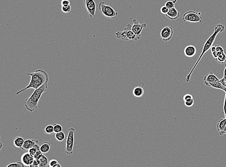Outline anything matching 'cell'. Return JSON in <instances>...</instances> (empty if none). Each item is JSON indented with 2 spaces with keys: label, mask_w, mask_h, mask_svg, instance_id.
Wrapping results in <instances>:
<instances>
[{
  "label": "cell",
  "mask_w": 226,
  "mask_h": 167,
  "mask_svg": "<svg viewBox=\"0 0 226 167\" xmlns=\"http://www.w3.org/2000/svg\"></svg>",
  "instance_id": "ee69618b"
},
{
  "label": "cell",
  "mask_w": 226,
  "mask_h": 167,
  "mask_svg": "<svg viewBox=\"0 0 226 167\" xmlns=\"http://www.w3.org/2000/svg\"><path fill=\"white\" fill-rule=\"evenodd\" d=\"M75 129L70 128L69 130L66 143L65 152L68 155H71L74 152V144Z\"/></svg>",
  "instance_id": "8992f818"
},
{
  "label": "cell",
  "mask_w": 226,
  "mask_h": 167,
  "mask_svg": "<svg viewBox=\"0 0 226 167\" xmlns=\"http://www.w3.org/2000/svg\"><path fill=\"white\" fill-rule=\"evenodd\" d=\"M54 132L55 133H58L62 132L63 130V128L62 126L59 124H54Z\"/></svg>",
  "instance_id": "4316f807"
},
{
  "label": "cell",
  "mask_w": 226,
  "mask_h": 167,
  "mask_svg": "<svg viewBox=\"0 0 226 167\" xmlns=\"http://www.w3.org/2000/svg\"><path fill=\"white\" fill-rule=\"evenodd\" d=\"M39 150H40V147L39 146L38 144H36L34 145V147H31V148H30L28 150V152L30 155L34 157L35 155L37 153V151H39Z\"/></svg>",
  "instance_id": "603a6c76"
},
{
  "label": "cell",
  "mask_w": 226,
  "mask_h": 167,
  "mask_svg": "<svg viewBox=\"0 0 226 167\" xmlns=\"http://www.w3.org/2000/svg\"><path fill=\"white\" fill-rule=\"evenodd\" d=\"M84 3L90 17H94L96 12V5L94 0H84Z\"/></svg>",
  "instance_id": "ba28073f"
},
{
  "label": "cell",
  "mask_w": 226,
  "mask_h": 167,
  "mask_svg": "<svg viewBox=\"0 0 226 167\" xmlns=\"http://www.w3.org/2000/svg\"><path fill=\"white\" fill-rule=\"evenodd\" d=\"M220 81H221V83L223 84L224 85L225 87H226V78H225V77L223 76V77L220 80Z\"/></svg>",
  "instance_id": "74e56055"
},
{
  "label": "cell",
  "mask_w": 226,
  "mask_h": 167,
  "mask_svg": "<svg viewBox=\"0 0 226 167\" xmlns=\"http://www.w3.org/2000/svg\"><path fill=\"white\" fill-rule=\"evenodd\" d=\"M25 166L24 164L21 162H17L12 163L7 165L6 167H23Z\"/></svg>",
  "instance_id": "484cf974"
},
{
  "label": "cell",
  "mask_w": 226,
  "mask_h": 167,
  "mask_svg": "<svg viewBox=\"0 0 226 167\" xmlns=\"http://www.w3.org/2000/svg\"><path fill=\"white\" fill-rule=\"evenodd\" d=\"M1 149L2 148V143H1Z\"/></svg>",
  "instance_id": "b9f144b4"
},
{
  "label": "cell",
  "mask_w": 226,
  "mask_h": 167,
  "mask_svg": "<svg viewBox=\"0 0 226 167\" xmlns=\"http://www.w3.org/2000/svg\"><path fill=\"white\" fill-rule=\"evenodd\" d=\"M226 134V128H225V129L223 131L222 133L221 134V135H224V134Z\"/></svg>",
  "instance_id": "f35d334b"
},
{
  "label": "cell",
  "mask_w": 226,
  "mask_h": 167,
  "mask_svg": "<svg viewBox=\"0 0 226 167\" xmlns=\"http://www.w3.org/2000/svg\"><path fill=\"white\" fill-rule=\"evenodd\" d=\"M219 81H220V80L213 72H210L204 77V84L208 86H209L211 84Z\"/></svg>",
  "instance_id": "30bf717a"
},
{
  "label": "cell",
  "mask_w": 226,
  "mask_h": 167,
  "mask_svg": "<svg viewBox=\"0 0 226 167\" xmlns=\"http://www.w3.org/2000/svg\"><path fill=\"white\" fill-rule=\"evenodd\" d=\"M133 25L132 26V31L137 36L138 40H139L141 38V32L143 29L147 27V24L146 23L140 24L135 19L133 20Z\"/></svg>",
  "instance_id": "52a82bcc"
},
{
  "label": "cell",
  "mask_w": 226,
  "mask_h": 167,
  "mask_svg": "<svg viewBox=\"0 0 226 167\" xmlns=\"http://www.w3.org/2000/svg\"><path fill=\"white\" fill-rule=\"evenodd\" d=\"M165 16L170 20H175L178 19L180 16V14L177 9L175 7H174L169 9L168 13L165 14Z\"/></svg>",
  "instance_id": "9a60e30c"
},
{
  "label": "cell",
  "mask_w": 226,
  "mask_h": 167,
  "mask_svg": "<svg viewBox=\"0 0 226 167\" xmlns=\"http://www.w3.org/2000/svg\"><path fill=\"white\" fill-rule=\"evenodd\" d=\"M61 166V165H60L58 163L57 164H56V165H55V166H54V167H60Z\"/></svg>",
  "instance_id": "60d3db41"
},
{
  "label": "cell",
  "mask_w": 226,
  "mask_h": 167,
  "mask_svg": "<svg viewBox=\"0 0 226 167\" xmlns=\"http://www.w3.org/2000/svg\"><path fill=\"white\" fill-rule=\"evenodd\" d=\"M99 8L100 13L108 19H115L118 14L111 6L106 5L103 2L99 4Z\"/></svg>",
  "instance_id": "277c9868"
},
{
  "label": "cell",
  "mask_w": 226,
  "mask_h": 167,
  "mask_svg": "<svg viewBox=\"0 0 226 167\" xmlns=\"http://www.w3.org/2000/svg\"><path fill=\"white\" fill-rule=\"evenodd\" d=\"M174 5H175V3H174V2L172 1H168L166 2L165 5L169 9L171 8L175 7H174Z\"/></svg>",
  "instance_id": "f1b7e54d"
},
{
  "label": "cell",
  "mask_w": 226,
  "mask_h": 167,
  "mask_svg": "<svg viewBox=\"0 0 226 167\" xmlns=\"http://www.w3.org/2000/svg\"><path fill=\"white\" fill-rule=\"evenodd\" d=\"M61 10L63 13H69L71 11V6H70V5L61 6Z\"/></svg>",
  "instance_id": "83f0119b"
},
{
  "label": "cell",
  "mask_w": 226,
  "mask_h": 167,
  "mask_svg": "<svg viewBox=\"0 0 226 167\" xmlns=\"http://www.w3.org/2000/svg\"><path fill=\"white\" fill-rule=\"evenodd\" d=\"M226 127V118L220 119L217 124V130H218L219 135L221 134L223 131Z\"/></svg>",
  "instance_id": "e0dca14e"
},
{
  "label": "cell",
  "mask_w": 226,
  "mask_h": 167,
  "mask_svg": "<svg viewBox=\"0 0 226 167\" xmlns=\"http://www.w3.org/2000/svg\"><path fill=\"white\" fill-rule=\"evenodd\" d=\"M182 20L184 22L201 23L202 22L203 17L201 16V13H197L193 11H189L183 14Z\"/></svg>",
  "instance_id": "5b68a950"
},
{
  "label": "cell",
  "mask_w": 226,
  "mask_h": 167,
  "mask_svg": "<svg viewBox=\"0 0 226 167\" xmlns=\"http://www.w3.org/2000/svg\"><path fill=\"white\" fill-rule=\"evenodd\" d=\"M225 94V99H224V106H223V110H224V114H225V118H226V92Z\"/></svg>",
  "instance_id": "8d00e7d4"
},
{
  "label": "cell",
  "mask_w": 226,
  "mask_h": 167,
  "mask_svg": "<svg viewBox=\"0 0 226 167\" xmlns=\"http://www.w3.org/2000/svg\"><path fill=\"white\" fill-rule=\"evenodd\" d=\"M38 142H39V141H38V140H25V141H24L23 147L21 149L22 150H24V151H27L28 152V150L30 148H31V147H34L35 144H38Z\"/></svg>",
  "instance_id": "7c38bea8"
},
{
  "label": "cell",
  "mask_w": 226,
  "mask_h": 167,
  "mask_svg": "<svg viewBox=\"0 0 226 167\" xmlns=\"http://www.w3.org/2000/svg\"><path fill=\"white\" fill-rule=\"evenodd\" d=\"M34 158L30 155V154L27 151L26 152L23 153V154L21 157V162L24 164L25 166H28V167L30 166L31 163L34 161Z\"/></svg>",
  "instance_id": "8fae6325"
},
{
  "label": "cell",
  "mask_w": 226,
  "mask_h": 167,
  "mask_svg": "<svg viewBox=\"0 0 226 167\" xmlns=\"http://www.w3.org/2000/svg\"><path fill=\"white\" fill-rule=\"evenodd\" d=\"M55 137L59 142H62L64 141L65 139V134L63 131L59 132V133H56Z\"/></svg>",
  "instance_id": "cb8c5ba5"
},
{
  "label": "cell",
  "mask_w": 226,
  "mask_h": 167,
  "mask_svg": "<svg viewBox=\"0 0 226 167\" xmlns=\"http://www.w3.org/2000/svg\"><path fill=\"white\" fill-rule=\"evenodd\" d=\"M39 162V167H49V161L48 158L43 155L42 157L38 159Z\"/></svg>",
  "instance_id": "44dd1931"
},
{
  "label": "cell",
  "mask_w": 226,
  "mask_h": 167,
  "mask_svg": "<svg viewBox=\"0 0 226 167\" xmlns=\"http://www.w3.org/2000/svg\"><path fill=\"white\" fill-rule=\"evenodd\" d=\"M176 1H177V0H174V3H176Z\"/></svg>",
  "instance_id": "7bdbcfd3"
},
{
  "label": "cell",
  "mask_w": 226,
  "mask_h": 167,
  "mask_svg": "<svg viewBox=\"0 0 226 167\" xmlns=\"http://www.w3.org/2000/svg\"><path fill=\"white\" fill-rule=\"evenodd\" d=\"M47 83H45L41 87L35 89L30 96L24 102L25 107L30 112H34L38 108V103L43 93L48 88Z\"/></svg>",
  "instance_id": "3957f363"
},
{
  "label": "cell",
  "mask_w": 226,
  "mask_h": 167,
  "mask_svg": "<svg viewBox=\"0 0 226 167\" xmlns=\"http://www.w3.org/2000/svg\"><path fill=\"white\" fill-rule=\"evenodd\" d=\"M59 163L58 160L56 159H52L50 160L49 162V167H54L55 165H56L57 164Z\"/></svg>",
  "instance_id": "4dcf8cb0"
},
{
  "label": "cell",
  "mask_w": 226,
  "mask_h": 167,
  "mask_svg": "<svg viewBox=\"0 0 226 167\" xmlns=\"http://www.w3.org/2000/svg\"><path fill=\"white\" fill-rule=\"evenodd\" d=\"M224 76H226V66H225V68L224 70Z\"/></svg>",
  "instance_id": "ab89813d"
},
{
  "label": "cell",
  "mask_w": 226,
  "mask_h": 167,
  "mask_svg": "<svg viewBox=\"0 0 226 167\" xmlns=\"http://www.w3.org/2000/svg\"><path fill=\"white\" fill-rule=\"evenodd\" d=\"M132 26L131 25V24H128L124 29V30L126 31L127 37L128 39V41H138V39L137 38V36L135 35L133 31H132Z\"/></svg>",
  "instance_id": "5bb4252c"
},
{
  "label": "cell",
  "mask_w": 226,
  "mask_h": 167,
  "mask_svg": "<svg viewBox=\"0 0 226 167\" xmlns=\"http://www.w3.org/2000/svg\"><path fill=\"white\" fill-rule=\"evenodd\" d=\"M43 155V153L41 152V150H39V151H37V153L35 155L34 158L35 159H39L42 157Z\"/></svg>",
  "instance_id": "836d02e7"
},
{
  "label": "cell",
  "mask_w": 226,
  "mask_h": 167,
  "mask_svg": "<svg viewBox=\"0 0 226 167\" xmlns=\"http://www.w3.org/2000/svg\"><path fill=\"white\" fill-rule=\"evenodd\" d=\"M224 30H225V26L223 24H218V25H217L215 27V30H214V31H213V33L207 39V40L206 41V42H205L204 46H203V49L202 52L201 53L200 57L199 58L198 60L197 61V62L195 63V64L194 65L192 69L191 70V71H190L188 75H187V76H186V83H188L190 81V80H191V76H192L193 72L194 71V70L195 69V68L196 67L197 65L199 62H200L201 59L202 58L204 54L211 48L213 44V42L215 41L216 37H217V35L218 34V33H221L223 31H224Z\"/></svg>",
  "instance_id": "7a4b0ae2"
},
{
  "label": "cell",
  "mask_w": 226,
  "mask_h": 167,
  "mask_svg": "<svg viewBox=\"0 0 226 167\" xmlns=\"http://www.w3.org/2000/svg\"><path fill=\"white\" fill-rule=\"evenodd\" d=\"M27 75L31 77L30 83L25 88L18 91L16 93L17 95L29 89H37L41 87L45 83H48L49 80L48 74L43 69H37L34 72L28 73H27Z\"/></svg>",
  "instance_id": "6da1fadb"
},
{
  "label": "cell",
  "mask_w": 226,
  "mask_h": 167,
  "mask_svg": "<svg viewBox=\"0 0 226 167\" xmlns=\"http://www.w3.org/2000/svg\"><path fill=\"white\" fill-rule=\"evenodd\" d=\"M193 96L191 94H186L183 97V100L185 101H188L192 99Z\"/></svg>",
  "instance_id": "d6a6232c"
},
{
  "label": "cell",
  "mask_w": 226,
  "mask_h": 167,
  "mask_svg": "<svg viewBox=\"0 0 226 167\" xmlns=\"http://www.w3.org/2000/svg\"><path fill=\"white\" fill-rule=\"evenodd\" d=\"M216 61L218 63L223 64L226 61V55L224 51L217 52L216 57L215 58Z\"/></svg>",
  "instance_id": "2e32d148"
},
{
  "label": "cell",
  "mask_w": 226,
  "mask_h": 167,
  "mask_svg": "<svg viewBox=\"0 0 226 167\" xmlns=\"http://www.w3.org/2000/svg\"><path fill=\"white\" fill-rule=\"evenodd\" d=\"M209 87H213L214 88L218 89L224 91V92H226V87L223 84L221 81H217L216 83H213L209 85Z\"/></svg>",
  "instance_id": "7402d4cb"
},
{
  "label": "cell",
  "mask_w": 226,
  "mask_h": 167,
  "mask_svg": "<svg viewBox=\"0 0 226 167\" xmlns=\"http://www.w3.org/2000/svg\"><path fill=\"white\" fill-rule=\"evenodd\" d=\"M30 167H39V160L37 159H34V161L31 163V164L29 166Z\"/></svg>",
  "instance_id": "1f68e13d"
},
{
  "label": "cell",
  "mask_w": 226,
  "mask_h": 167,
  "mask_svg": "<svg viewBox=\"0 0 226 167\" xmlns=\"http://www.w3.org/2000/svg\"><path fill=\"white\" fill-rule=\"evenodd\" d=\"M25 140L20 136H17L14 139V144L15 147L17 148H21L23 147Z\"/></svg>",
  "instance_id": "ffe728a7"
},
{
  "label": "cell",
  "mask_w": 226,
  "mask_h": 167,
  "mask_svg": "<svg viewBox=\"0 0 226 167\" xmlns=\"http://www.w3.org/2000/svg\"><path fill=\"white\" fill-rule=\"evenodd\" d=\"M174 34V30L172 27H165L162 29L161 31V37L162 40L164 41H167L172 38Z\"/></svg>",
  "instance_id": "9c48e42d"
},
{
  "label": "cell",
  "mask_w": 226,
  "mask_h": 167,
  "mask_svg": "<svg viewBox=\"0 0 226 167\" xmlns=\"http://www.w3.org/2000/svg\"><path fill=\"white\" fill-rule=\"evenodd\" d=\"M61 6L70 5V2L69 0H62L61 2Z\"/></svg>",
  "instance_id": "d590c367"
},
{
  "label": "cell",
  "mask_w": 226,
  "mask_h": 167,
  "mask_svg": "<svg viewBox=\"0 0 226 167\" xmlns=\"http://www.w3.org/2000/svg\"><path fill=\"white\" fill-rule=\"evenodd\" d=\"M160 11H161V12L162 14H165H165H167V13H168V12L169 11V9L167 7V6H166L164 5L161 7Z\"/></svg>",
  "instance_id": "e575fe53"
},
{
  "label": "cell",
  "mask_w": 226,
  "mask_h": 167,
  "mask_svg": "<svg viewBox=\"0 0 226 167\" xmlns=\"http://www.w3.org/2000/svg\"><path fill=\"white\" fill-rule=\"evenodd\" d=\"M53 144L52 141L45 142L40 147V150L43 153H47L50 149L51 146Z\"/></svg>",
  "instance_id": "ac0fdd59"
},
{
  "label": "cell",
  "mask_w": 226,
  "mask_h": 167,
  "mask_svg": "<svg viewBox=\"0 0 226 167\" xmlns=\"http://www.w3.org/2000/svg\"><path fill=\"white\" fill-rule=\"evenodd\" d=\"M184 52L187 57H192L196 54V48L194 45H190L185 47Z\"/></svg>",
  "instance_id": "4fadbf2b"
},
{
  "label": "cell",
  "mask_w": 226,
  "mask_h": 167,
  "mask_svg": "<svg viewBox=\"0 0 226 167\" xmlns=\"http://www.w3.org/2000/svg\"><path fill=\"white\" fill-rule=\"evenodd\" d=\"M194 101L193 99L190 100H188V101H185L184 102L185 105H186V107H188V108L192 107L193 105H194Z\"/></svg>",
  "instance_id": "f546056e"
},
{
  "label": "cell",
  "mask_w": 226,
  "mask_h": 167,
  "mask_svg": "<svg viewBox=\"0 0 226 167\" xmlns=\"http://www.w3.org/2000/svg\"><path fill=\"white\" fill-rule=\"evenodd\" d=\"M45 133L48 134H51L52 135L54 133V125H48L46 126L45 129Z\"/></svg>",
  "instance_id": "d4e9b609"
},
{
  "label": "cell",
  "mask_w": 226,
  "mask_h": 167,
  "mask_svg": "<svg viewBox=\"0 0 226 167\" xmlns=\"http://www.w3.org/2000/svg\"><path fill=\"white\" fill-rule=\"evenodd\" d=\"M144 91L142 87L138 86L135 88L133 91V94L135 97L137 98H140L143 95Z\"/></svg>",
  "instance_id": "d6986e66"
}]
</instances>
